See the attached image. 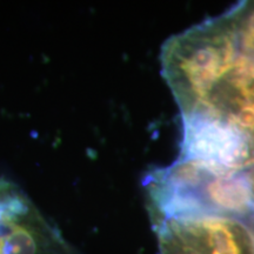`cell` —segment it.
Masks as SVG:
<instances>
[{
    "instance_id": "4",
    "label": "cell",
    "mask_w": 254,
    "mask_h": 254,
    "mask_svg": "<svg viewBox=\"0 0 254 254\" xmlns=\"http://www.w3.org/2000/svg\"><path fill=\"white\" fill-rule=\"evenodd\" d=\"M154 226L159 236V254H206L184 219H170Z\"/></svg>"
},
{
    "instance_id": "5",
    "label": "cell",
    "mask_w": 254,
    "mask_h": 254,
    "mask_svg": "<svg viewBox=\"0 0 254 254\" xmlns=\"http://www.w3.org/2000/svg\"><path fill=\"white\" fill-rule=\"evenodd\" d=\"M241 52L254 58V1H241L228 9Z\"/></svg>"
},
{
    "instance_id": "1",
    "label": "cell",
    "mask_w": 254,
    "mask_h": 254,
    "mask_svg": "<svg viewBox=\"0 0 254 254\" xmlns=\"http://www.w3.org/2000/svg\"><path fill=\"white\" fill-rule=\"evenodd\" d=\"M153 224L170 219L214 215L245 221L254 213L246 172L217 173L190 161L177 160L146 177Z\"/></svg>"
},
{
    "instance_id": "6",
    "label": "cell",
    "mask_w": 254,
    "mask_h": 254,
    "mask_svg": "<svg viewBox=\"0 0 254 254\" xmlns=\"http://www.w3.org/2000/svg\"><path fill=\"white\" fill-rule=\"evenodd\" d=\"M246 177L251 189V193H252V196L254 200V166L249 168V170H246Z\"/></svg>"
},
{
    "instance_id": "2",
    "label": "cell",
    "mask_w": 254,
    "mask_h": 254,
    "mask_svg": "<svg viewBox=\"0 0 254 254\" xmlns=\"http://www.w3.org/2000/svg\"><path fill=\"white\" fill-rule=\"evenodd\" d=\"M186 114H201L234 129L254 152V58L239 52Z\"/></svg>"
},
{
    "instance_id": "3",
    "label": "cell",
    "mask_w": 254,
    "mask_h": 254,
    "mask_svg": "<svg viewBox=\"0 0 254 254\" xmlns=\"http://www.w3.org/2000/svg\"><path fill=\"white\" fill-rule=\"evenodd\" d=\"M206 254H254L250 233L240 220L224 217L184 218Z\"/></svg>"
}]
</instances>
